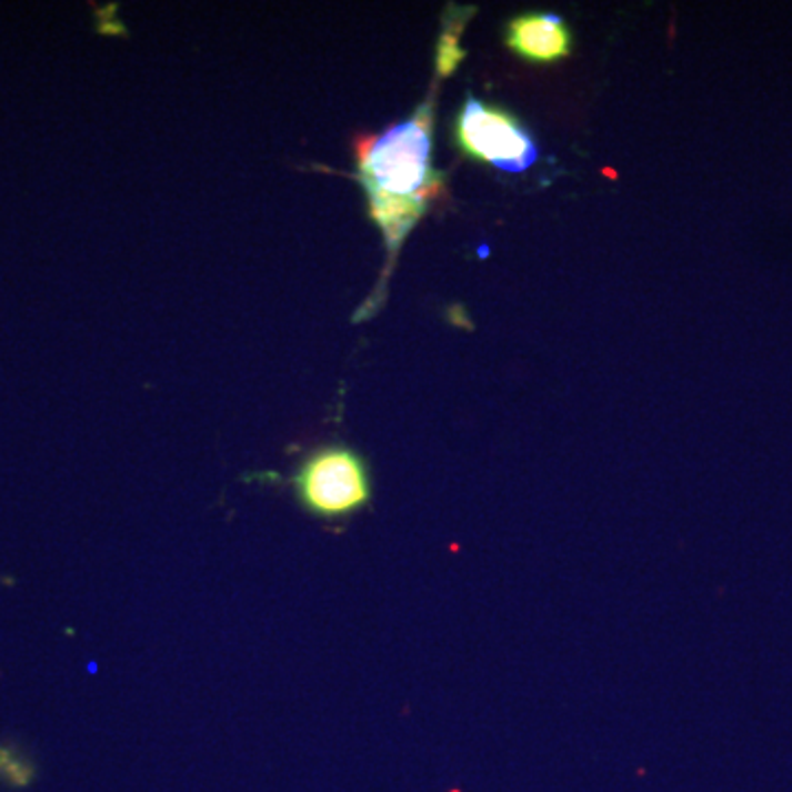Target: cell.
<instances>
[{
  "label": "cell",
  "mask_w": 792,
  "mask_h": 792,
  "mask_svg": "<svg viewBox=\"0 0 792 792\" xmlns=\"http://www.w3.org/2000/svg\"><path fill=\"white\" fill-rule=\"evenodd\" d=\"M432 109L421 107L408 121L359 146L361 183L365 192L394 199H430L441 188L432 170Z\"/></svg>",
  "instance_id": "cell-1"
},
{
  "label": "cell",
  "mask_w": 792,
  "mask_h": 792,
  "mask_svg": "<svg viewBox=\"0 0 792 792\" xmlns=\"http://www.w3.org/2000/svg\"><path fill=\"white\" fill-rule=\"evenodd\" d=\"M302 504L322 518H345L370 502V473L363 458L348 448L313 453L295 478Z\"/></svg>",
  "instance_id": "cell-2"
},
{
  "label": "cell",
  "mask_w": 792,
  "mask_h": 792,
  "mask_svg": "<svg viewBox=\"0 0 792 792\" xmlns=\"http://www.w3.org/2000/svg\"><path fill=\"white\" fill-rule=\"evenodd\" d=\"M458 146L473 159L504 172H527L540 159L533 134L513 117L469 98L455 121Z\"/></svg>",
  "instance_id": "cell-3"
},
{
  "label": "cell",
  "mask_w": 792,
  "mask_h": 792,
  "mask_svg": "<svg viewBox=\"0 0 792 792\" xmlns=\"http://www.w3.org/2000/svg\"><path fill=\"white\" fill-rule=\"evenodd\" d=\"M507 44L522 60L551 64L568 58L572 49V36L560 13L531 11L509 22Z\"/></svg>",
  "instance_id": "cell-4"
},
{
  "label": "cell",
  "mask_w": 792,
  "mask_h": 792,
  "mask_svg": "<svg viewBox=\"0 0 792 792\" xmlns=\"http://www.w3.org/2000/svg\"><path fill=\"white\" fill-rule=\"evenodd\" d=\"M368 201L372 219L385 233L390 253H397L410 229L421 221L428 208L425 199H394L379 192H368Z\"/></svg>",
  "instance_id": "cell-5"
},
{
  "label": "cell",
  "mask_w": 792,
  "mask_h": 792,
  "mask_svg": "<svg viewBox=\"0 0 792 792\" xmlns=\"http://www.w3.org/2000/svg\"><path fill=\"white\" fill-rule=\"evenodd\" d=\"M36 764L13 744H0V782L11 789H27L36 782Z\"/></svg>",
  "instance_id": "cell-6"
},
{
  "label": "cell",
  "mask_w": 792,
  "mask_h": 792,
  "mask_svg": "<svg viewBox=\"0 0 792 792\" xmlns=\"http://www.w3.org/2000/svg\"><path fill=\"white\" fill-rule=\"evenodd\" d=\"M458 31H460V24H452L439 44V71L443 76H450L464 56L462 49L458 47Z\"/></svg>",
  "instance_id": "cell-7"
}]
</instances>
